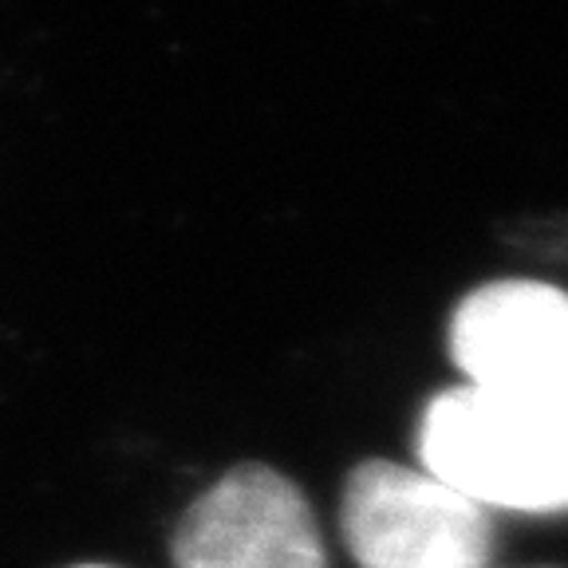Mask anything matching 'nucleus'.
<instances>
[{"mask_svg":"<svg viewBox=\"0 0 568 568\" xmlns=\"http://www.w3.org/2000/svg\"><path fill=\"white\" fill-rule=\"evenodd\" d=\"M423 470L486 509H568V415L506 399L470 383L426 403Z\"/></svg>","mask_w":568,"mask_h":568,"instance_id":"1","label":"nucleus"},{"mask_svg":"<svg viewBox=\"0 0 568 568\" xmlns=\"http://www.w3.org/2000/svg\"><path fill=\"white\" fill-rule=\"evenodd\" d=\"M344 541L359 568H489L494 521L423 466L372 458L347 474Z\"/></svg>","mask_w":568,"mask_h":568,"instance_id":"2","label":"nucleus"},{"mask_svg":"<svg viewBox=\"0 0 568 568\" xmlns=\"http://www.w3.org/2000/svg\"><path fill=\"white\" fill-rule=\"evenodd\" d=\"M450 355L466 383L568 415V293L494 281L454 308Z\"/></svg>","mask_w":568,"mask_h":568,"instance_id":"3","label":"nucleus"},{"mask_svg":"<svg viewBox=\"0 0 568 568\" xmlns=\"http://www.w3.org/2000/svg\"><path fill=\"white\" fill-rule=\"evenodd\" d=\"M174 568H328L304 494L268 466H233L190 501L170 541Z\"/></svg>","mask_w":568,"mask_h":568,"instance_id":"4","label":"nucleus"},{"mask_svg":"<svg viewBox=\"0 0 568 568\" xmlns=\"http://www.w3.org/2000/svg\"><path fill=\"white\" fill-rule=\"evenodd\" d=\"M71 568H111V565H71Z\"/></svg>","mask_w":568,"mask_h":568,"instance_id":"5","label":"nucleus"}]
</instances>
